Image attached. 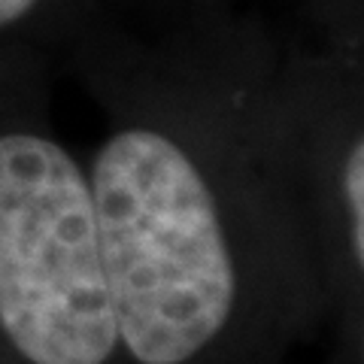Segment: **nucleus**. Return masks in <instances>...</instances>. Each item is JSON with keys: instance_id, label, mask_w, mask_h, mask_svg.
I'll use <instances>...</instances> for the list:
<instances>
[{"instance_id": "nucleus-1", "label": "nucleus", "mask_w": 364, "mask_h": 364, "mask_svg": "<svg viewBox=\"0 0 364 364\" xmlns=\"http://www.w3.org/2000/svg\"><path fill=\"white\" fill-rule=\"evenodd\" d=\"M273 64L267 4L158 28L104 9L58 55L100 119L82 158L124 364H294L322 340Z\"/></svg>"}, {"instance_id": "nucleus-2", "label": "nucleus", "mask_w": 364, "mask_h": 364, "mask_svg": "<svg viewBox=\"0 0 364 364\" xmlns=\"http://www.w3.org/2000/svg\"><path fill=\"white\" fill-rule=\"evenodd\" d=\"M58 64L0 52V364H124L97 215L55 122Z\"/></svg>"}, {"instance_id": "nucleus-3", "label": "nucleus", "mask_w": 364, "mask_h": 364, "mask_svg": "<svg viewBox=\"0 0 364 364\" xmlns=\"http://www.w3.org/2000/svg\"><path fill=\"white\" fill-rule=\"evenodd\" d=\"M273 100L310 222L318 364H364V6L282 0Z\"/></svg>"}, {"instance_id": "nucleus-4", "label": "nucleus", "mask_w": 364, "mask_h": 364, "mask_svg": "<svg viewBox=\"0 0 364 364\" xmlns=\"http://www.w3.org/2000/svg\"><path fill=\"white\" fill-rule=\"evenodd\" d=\"M104 0H0V52L37 49L58 55L95 16Z\"/></svg>"}, {"instance_id": "nucleus-5", "label": "nucleus", "mask_w": 364, "mask_h": 364, "mask_svg": "<svg viewBox=\"0 0 364 364\" xmlns=\"http://www.w3.org/2000/svg\"><path fill=\"white\" fill-rule=\"evenodd\" d=\"M261 4H273V0H104L109 16L136 28L173 25V21L231 13V9H246Z\"/></svg>"}]
</instances>
